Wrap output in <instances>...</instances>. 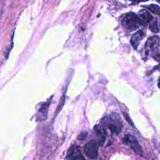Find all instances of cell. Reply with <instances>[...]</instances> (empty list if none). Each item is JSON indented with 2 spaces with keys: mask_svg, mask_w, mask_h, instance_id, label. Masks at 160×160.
<instances>
[{
  "mask_svg": "<svg viewBox=\"0 0 160 160\" xmlns=\"http://www.w3.org/2000/svg\"><path fill=\"white\" fill-rule=\"evenodd\" d=\"M122 25L128 30H135L140 26L144 25L143 23L136 14L130 12L126 14L121 21Z\"/></svg>",
  "mask_w": 160,
  "mask_h": 160,
  "instance_id": "1",
  "label": "cell"
},
{
  "mask_svg": "<svg viewBox=\"0 0 160 160\" xmlns=\"http://www.w3.org/2000/svg\"><path fill=\"white\" fill-rule=\"evenodd\" d=\"M107 124L108 129L113 135L117 136L121 132L123 121L118 113H113L110 115L107 119Z\"/></svg>",
  "mask_w": 160,
  "mask_h": 160,
  "instance_id": "2",
  "label": "cell"
},
{
  "mask_svg": "<svg viewBox=\"0 0 160 160\" xmlns=\"http://www.w3.org/2000/svg\"><path fill=\"white\" fill-rule=\"evenodd\" d=\"M123 143L129 146L132 149L136 154L143 156V149L136 138L131 135H126L123 139Z\"/></svg>",
  "mask_w": 160,
  "mask_h": 160,
  "instance_id": "3",
  "label": "cell"
},
{
  "mask_svg": "<svg viewBox=\"0 0 160 160\" xmlns=\"http://www.w3.org/2000/svg\"><path fill=\"white\" fill-rule=\"evenodd\" d=\"M98 143L92 140L85 145L84 146V151L89 158L95 159L98 157Z\"/></svg>",
  "mask_w": 160,
  "mask_h": 160,
  "instance_id": "4",
  "label": "cell"
},
{
  "mask_svg": "<svg viewBox=\"0 0 160 160\" xmlns=\"http://www.w3.org/2000/svg\"><path fill=\"white\" fill-rule=\"evenodd\" d=\"M94 131L96 136L98 139V145L102 146L104 145L106 138V130L105 125L101 123L96 124L94 127Z\"/></svg>",
  "mask_w": 160,
  "mask_h": 160,
  "instance_id": "5",
  "label": "cell"
},
{
  "mask_svg": "<svg viewBox=\"0 0 160 160\" xmlns=\"http://www.w3.org/2000/svg\"><path fill=\"white\" fill-rule=\"evenodd\" d=\"M66 160H86L81 154L80 148L76 146H73L68 151Z\"/></svg>",
  "mask_w": 160,
  "mask_h": 160,
  "instance_id": "6",
  "label": "cell"
},
{
  "mask_svg": "<svg viewBox=\"0 0 160 160\" xmlns=\"http://www.w3.org/2000/svg\"><path fill=\"white\" fill-rule=\"evenodd\" d=\"M144 37V32L141 30H139L137 32H136V33L132 36V38L131 39V44L135 50L137 49L139 43L143 39Z\"/></svg>",
  "mask_w": 160,
  "mask_h": 160,
  "instance_id": "7",
  "label": "cell"
},
{
  "mask_svg": "<svg viewBox=\"0 0 160 160\" xmlns=\"http://www.w3.org/2000/svg\"><path fill=\"white\" fill-rule=\"evenodd\" d=\"M139 17L143 23L144 25H145L147 23L150 22L153 19V16L151 13L146 10H143L140 11Z\"/></svg>",
  "mask_w": 160,
  "mask_h": 160,
  "instance_id": "8",
  "label": "cell"
},
{
  "mask_svg": "<svg viewBox=\"0 0 160 160\" xmlns=\"http://www.w3.org/2000/svg\"><path fill=\"white\" fill-rule=\"evenodd\" d=\"M144 7H146L148 10H149L151 13L155 14V15H160V7L158 6L157 5H150L148 6H145Z\"/></svg>",
  "mask_w": 160,
  "mask_h": 160,
  "instance_id": "9",
  "label": "cell"
},
{
  "mask_svg": "<svg viewBox=\"0 0 160 160\" xmlns=\"http://www.w3.org/2000/svg\"><path fill=\"white\" fill-rule=\"evenodd\" d=\"M158 41H159V37L157 36L150 37L147 41L146 45H148L149 47L152 48H154L158 44Z\"/></svg>",
  "mask_w": 160,
  "mask_h": 160,
  "instance_id": "10",
  "label": "cell"
},
{
  "mask_svg": "<svg viewBox=\"0 0 160 160\" xmlns=\"http://www.w3.org/2000/svg\"><path fill=\"white\" fill-rule=\"evenodd\" d=\"M149 29L154 33H157L159 31V28L156 21L151 22L149 24Z\"/></svg>",
  "mask_w": 160,
  "mask_h": 160,
  "instance_id": "11",
  "label": "cell"
},
{
  "mask_svg": "<svg viewBox=\"0 0 160 160\" xmlns=\"http://www.w3.org/2000/svg\"><path fill=\"white\" fill-rule=\"evenodd\" d=\"M88 136V133L87 132H81L78 137V140L79 141H83L86 139Z\"/></svg>",
  "mask_w": 160,
  "mask_h": 160,
  "instance_id": "12",
  "label": "cell"
},
{
  "mask_svg": "<svg viewBox=\"0 0 160 160\" xmlns=\"http://www.w3.org/2000/svg\"><path fill=\"white\" fill-rule=\"evenodd\" d=\"M124 118H126V119L129 122V123L132 124V126H134V125H133V123L131 121V119L130 118L128 115V114L126 113H124Z\"/></svg>",
  "mask_w": 160,
  "mask_h": 160,
  "instance_id": "13",
  "label": "cell"
},
{
  "mask_svg": "<svg viewBox=\"0 0 160 160\" xmlns=\"http://www.w3.org/2000/svg\"><path fill=\"white\" fill-rule=\"evenodd\" d=\"M130 1L134 2H144L149 1V0H130Z\"/></svg>",
  "mask_w": 160,
  "mask_h": 160,
  "instance_id": "14",
  "label": "cell"
},
{
  "mask_svg": "<svg viewBox=\"0 0 160 160\" xmlns=\"http://www.w3.org/2000/svg\"><path fill=\"white\" fill-rule=\"evenodd\" d=\"M158 86L159 88H160V77L159 78V80H158Z\"/></svg>",
  "mask_w": 160,
  "mask_h": 160,
  "instance_id": "15",
  "label": "cell"
}]
</instances>
